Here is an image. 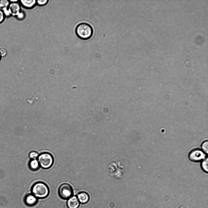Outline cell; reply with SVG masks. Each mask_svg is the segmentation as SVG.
Segmentation results:
<instances>
[{
	"label": "cell",
	"instance_id": "cell-17",
	"mask_svg": "<svg viewBox=\"0 0 208 208\" xmlns=\"http://www.w3.org/2000/svg\"><path fill=\"white\" fill-rule=\"evenodd\" d=\"M48 2V0H37L36 3L40 6H43L46 4Z\"/></svg>",
	"mask_w": 208,
	"mask_h": 208
},
{
	"label": "cell",
	"instance_id": "cell-19",
	"mask_svg": "<svg viewBox=\"0 0 208 208\" xmlns=\"http://www.w3.org/2000/svg\"><path fill=\"white\" fill-rule=\"evenodd\" d=\"M5 15L3 12L0 9V23H2L4 20Z\"/></svg>",
	"mask_w": 208,
	"mask_h": 208
},
{
	"label": "cell",
	"instance_id": "cell-1",
	"mask_svg": "<svg viewBox=\"0 0 208 208\" xmlns=\"http://www.w3.org/2000/svg\"><path fill=\"white\" fill-rule=\"evenodd\" d=\"M75 31L77 36L83 40L90 39L93 34L92 27L90 24L86 23H81L78 24Z\"/></svg>",
	"mask_w": 208,
	"mask_h": 208
},
{
	"label": "cell",
	"instance_id": "cell-10",
	"mask_svg": "<svg viewBox=\"0 0 208 208\" xmlns=\"http://www.w3.org/2000/svg\"><path fill=\"white\" fill-rule=\"evenodd\" d=\"M80 203L85 204L89 200V196L86 192H82L79 193L76 196Z\"/></svg>",
	"mask_w": 208,
	"mask_h": 208
},
{
	"label": "cell",
	"instance_id": "cell-7",
	"mask_svg": "<svg viewBox=\"0 0 208 208\" xmlns=\"http://www.w3.org/2000/svg\"><path fill=\"white\" fill-rule=\"evenodd\" d=\"M38 199L31 193H27L25 196L23 201L25 205L28 207H33L36 205Z\"/></svg>",
	"mask_w": 208,
	"mask_h": 208
},
{
	"label": "cell",
	"instance_id": "cell-2",
	"mask_svg": "<svg viewBox=\"0 0 208 208\" xmlns=\"http://www.w3.org/2000/svg\"><path fill=\"white\" fill-rule=\"evenodd\" d=\"M31 193L37 198L44 199L47 198L49 194V189L44 183L39 182L34 183L31 189Z\"/></svg>",
	"mask_w": 208,
	"mask_h": 208
},
{
	"label": "cell",
	"instance_id": "cell-15",
	"mask_svg": "<svg viewBox=\"0 0 208 208\" xmlns=\"http://www.w3.org/2000/svg\"><path fill=\"white\" fill-rule=\"evenodd\" d=\"M201 148L202 151L205 153L208 154V142L207 140L203 141L202 145Z\"/></svg>",
	"mask_w": 208,
	"mask_h": 208
},
{
	"label": "cell",
	"instance_id": "cell-8",
	"mask_svg": "<svg viewBox=\"0 0 208 208\" xmlns=\"http://www.w3.org/2000/svg\"><path fill=\"white\" fill-rule=\"evenodd\" d=\"M20 5L17 2L11 3L8 8L10 15L16 17L21 12Z\"/></svg>",
	"mask_w": 208,
	"mask_h": 208
},
{
	"label": "cell",
	"instance_id": "cell-9",
	"mask_svg": "<svg viewBox=\"0 0 208 208\" xmlns=\"http://www.w3.org/2000/svg\"><path fill=\"white\" fill-rule=\"evenodd\" d=\"M66 204L68 208H78L80 203L76 196L73 195L67 199Z\"/></svg>",
	"mask_w": 208,
	"mask_h": 208
},
{
	"label": "cell",
	"instance_id": "cell-12",
	"mask_svg": "<svg viewBox=\"0 0 208 208\" xmlns=\"http://www.w3.org/2000/svg\"><path fill=\"white\" fill-rule=\"evenodd\" d=\"M28 166L30 169L33 171L37 170L40 167L39 162L36 159L30 160L29 162Z\"/></svg>",
	"mask_w": 208,
	"mask_h": 208
},
{
	"label": "cell",
	"instance_id": "cell-18",
	"mask_svg": "<svg viewBox=\"0 0 208 208\" xmlns=\"http://www.w3.org/2000/svg\"><path fill=\"white\" fill-rule=\"evenodd\" d=\"M7 51L6 49L4 48H0V55L1 56H5L7 54Z\"/></svg>",
	"mask_w": 208,
	"mask_h": 208
},
{
	"label": "cell",
	"instance_id": "cell-6",
	"mask_svg": "<svg viewBox=\"0 0 208 208\" xmlns=\"http://www.w3.org/2000/svg\"><path fill=\"white\" fill-rule=\"evenodd\" d=\"M206 156L205 153L202 150L196 148L192 150L189 154V159L192 161L198 162L203 160Z\"/></svg>",
	"mask_w": 208,
	"mask_h": 208
},
{
	"label": "cell",
	"instance_id": "cell-4",
	"mask_svg": "<svg viewBox=\"0 0 208 208\" xmlns=\"http://www.w3.org/2000/svg\"><path fill=\"white\" fill-rule=\"evenodd\" d=\"M58 194L60 197L64 200L68 199L73 195V190L70 185L64 183L61 184L58 189Z\"/></svg>",
	"mask_w": 208,
	"mask_h": 208
},
{
	"label": "cell",
	"instance_id": "cell-16",
	"mask_svg": "<svg viewBox=\"0 0 208 208\" xmlns=\"http://www.w3.org/2000/svg\"><path fill=\"white\" fill-rule=\"evenodd\" d=\"M39 155V153L35 151H31L29 154V157L31 159H36Z\"/></svg>",
	"mask_w": 208,
	"mask_h": 208
},
{
	"label": "cell",
	"instance_id": "cell-20",
	"mask_svg": "<svg viewBox=\"0 0 208 208\" xmlns=\"http://www.w3.org/2000/svg\"><path fill=\"white\" fill-rule=\"evenodd\" d=\"M24 16L25 15L24 12L21 11L16 17L19 19H22L24 18Z\"/></svg>",
	"mask_w": 208,
	"mask_h": 208
},
{
	"label": "cell",
	"instance_id": "cell-14",
	"mask_svg": "<svg viewBox=\"0 0 208 208\" xmlns=\"http://www.w3.org/2000/svg\"><path fill=\"white\" fill-rule=\"evenodd\" d=\"M9 4L10 2L9 0H0V9L2 10L8 9Z\"/></svg>",
	"mask_w": 208,
	"mask_h": 208
},
{
	"label": "cell",
	"instance_id": "cell-13",
	"mask_svg": "<svg viewBox=\"0 0 208 208\" xmlns=\"http://www.w3.org/2000/svg\"><path fill=\"white\" fill-rule=\"evenodd\" d=\"M208 159L207 157L204 159L202 161L201 167L202 169L205 172L207 173L208 171Z\"/></svg>",
	"mask_w": 208,
	"mask_h": 208
},
{
	"label": "cell",
	"instance_id": "cell-5",
	"mask_svg": "<svg viewBox=\"0 0 208 208\" xmlns=\"http://www.w3.org/2000/svg\"><path fill=\"white\" fill-rule=\"evenodd\" d=\"M110 175L116 178H120L123 174V168L120 164L117 162H113L109 166Z\"/></svg>",
	"mask_w": 208,
	"mask_h": 208
},
{
	"label": "cell",
	"instance_id": "cell-21",
	"mask_svg": "<svg viewBox=\"0 0 208 208\" xmlns=\"http://www.w3.org/2000/svg\"><path fill=\"white\" fill-rule=\"evenodd\" d=\"M9 2H11V3H15V2H16L18 1V0H10L9 1Z\"/></svg>",
	"mask_w": 208,
	"mask_h": 208
},
{
	"label": "cell",
	"instance_id": "cell-22",
	"mask_svg": "<svg viewBox=\"0 0 208 208\" xmlns=\"http://www.w3.org/2000/svg\"><path fill=\"white\" fill-rule=\"evenodd\" d=\"M1 55H0V60L1 58Z\"/></svg>",
	"mask_w": 208,
	"mask_h": 208
},
{
	"label": "cell",
	"instance_id": "cell-11",
	"mask_svg": "<svg viewBox=\"0 0 208 208\" xmlns=\"http://www.w3.org/2000/svg\"><path fill=\"white\" fill-rule=\"evenodd\" d=\"M20 2V4L23 7L27 9L32 8L37 3L35 0H21Z\"/></svg>",
	"mask_w": 208,
	"mask_h": 208
},
{
	"label": "cell",
	"instance_id": "cell-3",
	"mask_svg": "<svg viewBox=\"0 0 208 208\" xmlns=\"http://www.w3.org/2000/svg\"><path fill=\"white\" fill-rule=\"evenodd\" d=\"M37 158L40 166L43 169L49 168L53 164V157L52 155L48 153L44 152L41 153Z\"/></svg>",
	"mask_w": 208,
	"mask_h": 208
}]
</instances>
